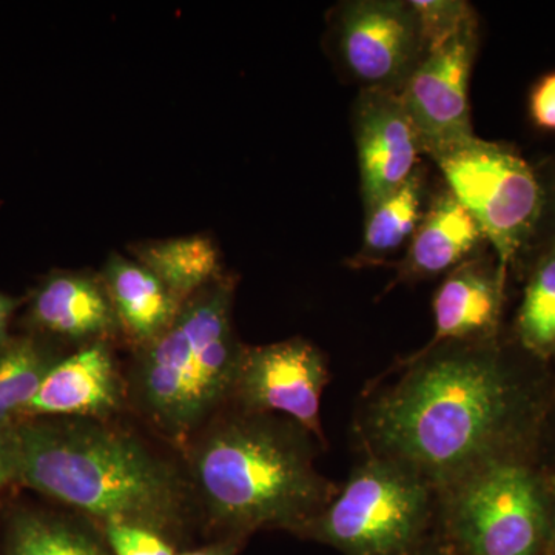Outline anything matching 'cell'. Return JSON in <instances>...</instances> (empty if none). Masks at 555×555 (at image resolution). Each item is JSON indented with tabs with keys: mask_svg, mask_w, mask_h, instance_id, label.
Segmentation results:
<instances>
[{
	"mask_svg": "<svg viewBox=\"0 0 555 555\" xmlns=\"http://www.w3.org/2000/svg\"><path fill=\"white\" fill-rule=\"evenodd\" d=\"M535 170L539 175L540 189H542V211H540L534 243H532L525 264L537 251L555 246V152L551 153L542 163L537 164Z\"/></svg>",
	"mask_w": 555,
	"mask_h": 555,
	"instance_id": "24",
	"label": "cell"
},
{
	"mask_svg": "<svg viewBox=\"0 0 555 555\" xmlns=\"http://www.w3.org/2000/svg\"><path fill=\"white\" fill-rule=\"evenodd\" d=\"M545 555H555V485L554 483H551L550 520H547Z\"/></svg>",
	"mask_w": 555,
	"mask_h": 555,
	"instance_id": "31",
	"label": "cell"
},
{
	"mask_svg": "<svg viewBox=\"0 0 555 555\" xmlns=\"http://www.w3.org/2000/svg\"><path fill=\"white\" fill-rule=\"evenodd\" d=\"M5 555H113L86 517L21 507L9 517Z\"/></svg>",
	"mask_w": 555,
	"mask_h": 555,
	"instance_id": "18",
	"label": "cell"
},
{
	"mask_svg": "<svg viewBox=\"0 0 555 555\" xmlns=\"http://www.w3.org/2000/svg\"><path fill=\"white\" fill-rule=\"evenodd\" d=\"M426 170L422 166L412 177L366 214L363 244L350 268H375L385 264L414 236L427 204Z\"/></svg>",
	"mask_w": 555,
	"mask_h": 555,
	"instance_id": "19",
	"label": "cell"
},
{
	"mask_svg": "<svg viewBox=\"0 0 555 555\" xmlns=\"http://www.w3.org/2000/svg\"><path fill=\"white\" fill-rule=\"evenodd\" d=\"M102 534L113 555H178L166 534L145 526L108 521Z\"/></svg>",
	"mask_w": 555,
	"mask_h": 555,
	"instance_id": "23",
	"label": "cell"
},
{
	"mask_svg": "<svg viewBox=\"0 0 555 555\" xmlns=\"http://www.w3.org/2000/svg\"><path fill=\"white\" fill-rule=\"evenodd\" d=\"M318 448L286 416L222 409L184 447L193 503L222 537L261 529L305 537L339 488L318 473Z\"/></svg>",
	"mask_w": 555,
	"mask_h": 555,
	"instance_id": "2",
	"label": "cell"
},
{
	"mask_svg": "<svg viewBox=\"0 0 555 555\" xmlns=\"http://www.w3.org/2000/svg\"><path fill=\"white\" fill-rule=\"evenodd\" d=\"M534 456L543 473L555 485V392L551 397L550 406L537 437Z\"/></svg>",
	"mask_w": 555,
	"mask_h": 555,
	"instance_id": "27",
	"label": "cell"
},
{
	"mask_svg": "<svg viewBox=\"0 0 555 555\" xmlns=\"http://www.w3.org/2000/svg\"><path fill=\"white\" fill-rule=\"evenodd\" d=\"M235 291L236 278L225 273L189 298L163 335L133 349L127 396L179 447L232 400L246 349L233 326Z\"/></svg>",
	"mask_w": 555,
	"mask_h": 555,
	"instance_id": "4",
	"label": "cell"
},
{
	"mask_svg": "<svg viewBox=\"0 0 555 555\" xmlns=\"http://www.w3.org/2000/svg\"><path fill=\"white\" fill-rule=\"evenodd\" d=\"M551 371H553V385H554V392H555V357L553 358V361H551Z\"/></svg>",
	"mask_w": 555,
	"mask_h": 555,
	"instance_id": "32",
	"label": "cell"
},
{
	"mask_svg": "<svg viewBox=\"0 0 555 555\" xmlns=\"http://www.w3.org/2000/svg\"><path fill=\"white\" fill-rule=\"evenodd\" d=\"M397 372L358 409L364 456L400 463L438 492L486 463L534 452L553 371L511 335L423 347Z\"/></svg>",
	"mask_w": 555,
	"mask_h": 555,
	"instance_id": "1",
	"label": "cell"
},
{
	"mask_svg": "<svg viewBox=\"0 0 555 555\" xmlns=\"http://www.w3.org/2000/svg\"><path fill=\"white\" fill-rule=\"evenodd\" d=\"M506 291L499 262L486 251L449 272L434 295L436 332L425 347L502 334Z\"/></svg>",
	"mask_w": 555,
	"mask_h": 555,
	"instance_id": "14",
	"label": "cell"
},
{
	"mask_svg": "<svg viewBox=\"0 0 555 555\" xmlns=\"http://www.w3.org/2000/svg\"><path fill=\"white\" fill-rule=\"evenodd\" d=\"M129 401L112 341L80 346L50 369L25 420L89 418L109 422Z\"/></svg>",
	"mask_w": 555,
	"mask_h": 555,
	"instance_id": "12",
	"label": "cell"
},
{
	"mask_svg": "<svg viewBox=\"0 0 555 555\" xmlns=\"http://www.w3.org/2000/svg\"><path fill=\"white\" fill-rule=\"evenodd\" d=\"M528 109L535 129L555 133V69L532 86Z\"/></svg>",
	"mask_w": 555,
	"mask_h": 555,
	"instance_id": "25",
	"label": "cell"
},
{
	"mask_svg": "<svg viewBox=\"0 0 555 555\" xmlns=\"http://www.w3.org/2000/svg\"><path fill=\"white\" fill-rule=\"evenodd\" d=\"M433 160L452 195L476 218L509 281L528 258L542 211L535 166L511 145L477 137Z\"/></svg>",
	"mask_w": 555,
	"mask_h": 555,
	"instance_id": "7",
	"label": "cell"
},
{
	"mask_svg": "<svg viewBox=\"0 0 555 555\" xmlns=\"http://www.w3.org/2000/svg\"><path fill=\"white\" fill-rule=\"evenodd\" d=\"M328 379L326 357L308 339L246 346L229 406L286 416L326 448L320 409Z\"/></svg>",
	"mask_w": 555,
	"mask_h": 555,
	"instance_id": "10",
	"label": "cell"
},
{
	"mask_svg": "<svg viewBox=\"0 0 555 555\" xmlns=\"http://www.w3.org/2000/svg\"><path fill=\"white\" fill-rule=\"evenodd\" d=\"M129 251L182 302L225 275L221 250L208 235L141 241Z\"/></svg>",
	"mask_w": 555,
	"mask_h": 555,
	"instance_id": "17",
	"label": "cell"
},
{
	"mask_svg": "<svg viewBox=\"0 0 555 555\" xmlns=\"http://www.w3.org/2000/svg\"><path fill=\"white\" fill-rule=\"evenodd\" d=\"M335 64L360 90L400 94L426 54L411 0H347L328 16Z\"/></svg>",
	"mask_w": 555,
	"mask_h": 555,
	"instance_id": "8",
	"label": "cell"
},
{
	"mask_svg": "<svg viewBox=\"0 0 555 555\" xmlns=\"http://www.w3.org/2000/svg\"><path fill=\"white\" fill-rule=\"evenodd\" d=\"M25 332L78 347L112 341L118 320L100 273L54 270L33 288L24 317Z\"/></svg>",
	"mask_w": 555,
	"mask_h": 555,
	"instance_id": "13",
	"label": "cell"
},
{
	"mask_svg": "<svg viewBox=\"0 0 555 555\" xmlns=\"http://www.w3.org/2000/svg\"><path fill=\"white\" fill-rule=\"evenodd\" d=\"M478 43V17H474L447 42L426 51L400 93L423 155L430 159L476 138L469 82Z\"/></svg>",
	"mask_w": 555,
	"mask_h": 555,
	"instance_id": "9",
	"label": "cell"
},
{
	"mask_svg": "<svg viewBox=\"0 0 555 555\" xmlns=\"http://www.w3.org/2000/svg\"><path fill=\"white\" fill-rule=\"evenodd\" d=\"M20 425L0 430V489L21 480Z\"/></svg>",
	"mask_w": 555,
	"mask_h": 555,
	"instance_id": "26",
	"label": "cell"
},
{
	"mask_svg": "<svg viewBox=\"0 0 555 555\" xmlns=\"http://www.w3.org/2000/svg\"><path fill=\"white\" fill-rule=\"evenodd\" d=\"M22 483L83 517L177 531L193 503L184 467L130 430L89 418L20 425Z\"/></svg>",
	"mask_w": 555,
	"mask_h": 555,
	"instance_id": "3",
	"label": "cell"
},
{
	"mask_svg": "<svg viewBox=\"0 0 555 555\" xmlns=\"http://www.w3.org/2000/svg\"><path fill=\"white\" fill-rule=\"evenodd\" d=\"M98 273L115 310L120 337L133 349L163 335L184 305L149 269L126 255L113 251Z\"/></svg>",
	"mask_w": 555,
	"mask_h": 555,
	"instance_id": "16",
	"label": "cell"
},
{
	"mask_svg": "<svg viewBox=\"0 0 555 555\" xmlns=\"http://www.w3.org/2000/svg\"><path fill=\"white\" fill-rule=\"evenodd\" d=\"M352 126L366 215L422 166L423 150L400 94L360 90Z\"/></svg>",
	"mask_w": 555,
	"mask_h": 555,
	"instance_id": "11",
	"label": "cell"
},
{
	"mask_svg": "<svg viewBox=\"0 0 555 555\" xmlns=\"http://www.w3.org/2000/svg\"><path fill=\"white\" fill-rule=\"evenodd\" d=\"M520 273L524 294L509 335L526 352L551 363L555 357V246L532 255Z\"/></svg>",
	"mask_w": 555,
	"mask_h": 555,
	"instance_id": "21",
	"label": "cell"
},
{
	"mask_svg": "<svg viewBox=\"0 0 555 555\" xmlns=\"http://www.w3.org/2000/svg\"><path fill=\"white\" fill-rule=\"evenodd\" d=\"M438 494L409 467L364 456L305 537L343 555H409L437 532Z\"/></svg>",
	"mask_w": 555,
	"mask_h": 555,
	"instance_id": "6",
	"label": "cell"
},
{
	"mask_svg": "<svg viewBox=\"0 0 555 555\" xmlns=\"http://www.w3.org/2000/svg\"><path fill=\"white\" fill-rule=\"evenodd\" d=\"M409 555H454L448 543L441 539V535L436 532L429 540H426L422 546L416 547L414 553Z\"/></svg>",
	"mask_w": 555,
	"mask_h": 555,
	"instance_id": "30",
	"label": "cell"
},
{
	"mask_svg": "<svg viewBox=\"0 0 555 555\" xmlns=\"http://www.w3.org/2000/svg\"><path fill=\"white\" fill-rule=\"evenodd\" d=\"M425 38L426 51L437 49L477 17L465 0H411Z\"/></svg>",
	"mask_w": 555,
	"mask_h": 555,
	"instance_id": "22",
	"label": "cell"
},
{
	"mask_svg": "<svg viewBox=\"0 0 555 555\" xmlns=\"http://www.w3.org/2000/svg\"><path fill=\"white\" fill-rule=\"evenodd\" d=\"M64 356L60 343L31 332L0 343V430L24 422L50 369Z\"/></svg>",
	"mask_w": 555,
	"mask_h": 555,
	"instance_id": "20",
	"label": "cell"
},
{
	"mask_svg": "<svg viewBox=\"0 0 555 555\" xmlns=\"http://www.w3.org/2000/svg\"><path fill=\"white\" fill-rule=\"evenodd\" d=\"M454 555H545L551 481L532 454L486 463L437 492Z\"/></svg>",
	"mask_w": 555,
	"mask_h": 555,
	"instance_id": "5",
	"label": "cell"
},
{
	"mask_svg": "<svg viewBox=\"0 0 555 555\" xmlns=\"http://www.w3.org/2000/svg\"><path fill=\"white\" fill-rule=\"evenodd\" d=\"M483 230L448 188L427 204L425 215L398 262L393 284H411L444 275L485 254Z\"/></svg>",
	"mask_w": 555,
	"mask_h": 555,
	"instance_id": "15",
	"label": "cell"
},
{
	"mask_svg": "<svg viewBox=\"0 0 555 555\" xmlns=\"http://www.w3.org/2000/svg\"><path fill=\"white\" fill-rule=\"evenodd\" d=\"M22 299L10 297L0 292V343L10 337L11 321L21 308Z\"/></svg>",
	"mask_w": 555,
	"mask_h": 555,
	"instance_id": "29",
	"label": "cell"
},
{
	"mask_svg": "<svg viewBox=\"0 0 555 555\" xmlns=\"http://www.w3.org/2000/svg\"><path fill=\"white\" fill-rule=\"evenodd\" d=\"M244 540L241 537H221L218 542L210 545L198 547V550L188 551L178 555H236L243 546Z\"/></svg>",
	"mask_w": 555,
	"mask_h": 555,
	"instance_id": "28",
	"label": "cell"
}]
</instances>
